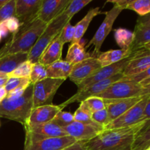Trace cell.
<instances>
[{
  "mask_svg": "<svg viewBox=\"0 0 150 150\" xmlns=\"http://www.w3.org/2000/svg\"><path fill=\"white\" fill-rule=\"evenodd\" d=\"M144 122L124 128L103 130L95 138L86 142L87 150H132L136 135Z\"/></svg>",
  "mask_w": 150,
  "mask_h": 150,
  "instance_id": "cell-1",
  "label": "cell"
},
{
  "mask_svg": "<svg viewBox=\"0 0 150 150\" xmlns=\"http://www.w3.org/2000/svg\"><path fill=\"white\" fill-rule=\"evenodd\" d=\"M46 26V23L38 18L21 26L19 30L13 34L11 38L0 49V58L18 53L29 54Z\"/></svg>",
  "mask_w": 150,
  "mask_h": 150,
  "instance_id": "cell-2",
  "label": "cell"
},
{
  "mask_svg": "<svg viewBox=\"0 0 150 150\" xmlns=\"http://www.w3.org/2000/svg\"><path fill=\"white\" fill-rule=\"evenodd\" d=\"M33 85L31 84L21 98L15 100L5 98L0 103V117L26 124L33 108Z\"/></svg>",
  "mask_w": 150,
  "mask_h": 150,
  "instance_id": "cell-3",
  "label": "cell"
},
{
  "mask_svg": "<svg viewBox=\"0 0 150 150\" xmlns=\"http://www.w3.org/2000/svg\"><path fill=\"white\" fill-rule=\"evenodd\" d=\"M70 21V19L67 17L64 12H63L52 21L48 23L45 30L41 34L36 43L28 54V61L32 62V64L38 62L40 57L46 49L47 47L57 38L66 23Z\"/></svg>",
  "mask_w": 150,
  "mask_h": 150,
  "instance_id": "cell-4",
  "label": "cell"
},
{
  "mask_svg": "<svg viewBox=\"0 0 150 150\" xmlns=\"http://www.w3.org/2000/svg\"><path fill=\"white\" fill-rule=\"evenodd\" d=\"M64 82L63 79L46 78L33 85V108L52 104L56 92Z\"/></svg>",
  "mask_w": 150,
  "mask_h": 150,
  "instance_id": "cell-5",
  "label": "cell"
},
{
  "mask_svg": "<svg viewBox=\"0 0 150 150\" xmlns=\"http://www.w3.org/2000/svg\"><path fill=\"white\" fill-rule=\"evenodd\" d=\"M23 127L26 132L24 145L29 144L49 138L67 136L62 127L53 122L45 123V124L23 126Z\"/></svg>",
  "mask_w": 150,
  "mask_h": 150,
  "instance_id": "cell-6",
  "label": "cell"
},
{
  "mask_svg": "<svg viewBox=\"0 0 150 150\" xmlns=\"http://www.w3.org/2000/svg\"><path fill=\"white\" fill-rule=\"evenodd\" d=\"M142 90V86L139 83L120 79L97 97L104 100L127 99L140 97Z\"/></svg>",
  "mask_w": 150,
  "mask_h": 150,
  "instance_id": "cell-7",
  "label": "cell"
},
{
  "mask_svg": "<svg viewBox=\"0 0 150 150\" xmlns=\"http://www.w3.org/2000/svg\"><path fill=\"white\" fill-rule=\"evenodd\" d=\"M123 77H124V75H123L122 72H121V73H117L115 76L109 78V79L93 83V84L85 88V89H81L80 91H77V92L75 95L68 98L65 102L62 103L59 105L63 110V108H65L70 104L73 103H81L87 98H91V97L98 96L100 94H101L105 89H108L111 84L120 81Z\"/></svg>",
  "mask_w": 150,
  "mask_h": 150,
  "instance_id": "cell-8",
  "label": "cell"
},
{
  "mask_svg": "<svg viewBox=\"0 0 150 150\" xmlns=\"http://www.w3.org/2000/svg\"><path fill=\"white\" fill-rule=\"evenodd\" d=\"M122 10L123 9L122 7L114 5L111 10L105 12V17L103 21L101 23L100 27L98 28L93 38L89 41V43L85 46V48H87L91 45H93L94 54L98 55L100 53V51L101 46L105 41V38H107L110 32L112 30L114 21L117 18V17L120 16Z\"/></svg>",
  "mask_w": 150,
  "mask_h": 150,
  "instance_id": "cell-9",
  "label": "cell"
},
{
  "mask_svg": "<svg viewBox=\"0 0 150 150\" xmlns=\"http://www.w3.org/2000/svg\"><path fill=\"white\" fill-rule=\"evenodd\" d=\"M150 98V95H145L138 103L131 108L122 114L120 117L114 120V121L108 123L104 127V130H111V129L124 128L134 125L137 123L141 122L143 117L144 111L146 107L147 101Z\"/></svg>",
  "mask_w": 150,
  "mask_h": 150,
  "instance_id": "cell-10",
  "label": "cell"
},
{
  "mask_svg": "<svg viewBox=\"0 0 150 150\" xmlns=\"http://www.w3.org/2000/svg\"><path fill=\"white\" fill-rule=\"evenodd\" d=\"M133 54L134 53H133L130 57L124 59L119 62L111 64V65L106 66V67H101L96 73H95L92 76H91L89 79H86L83 82H81L80 84L78 85V91H80L81 89H85V88L88 87V86H91L92 84L97 83V82H99L101 81L109 79V78L117 75V73L122 72L125 67H126V65L128 64L130 60L131 59Z\"/></svg>",
  "mask_w": 150,
  "mask_h": 150,
  "instance_id": "cell-11",
  "label": "cell"
},
{
  "mask_svg": "<svg viewBox=\"0 0 150 150\" xmlns=\"http://www.w3.org/2000/svg\"><path fill=\"white\" fill-rule=\"evenodd\" d=\"M101 67L100 63L97 57H91L78 64H74L69 79L78 86L83 81L89 79Z\"/></svg>",
  "mask_w": 150,
  "mask_h": 150,
  "instance_id": "cell-12",
  "label": "cell"
},
{
  "mask_svg": "<svg viewBox=\"0 0 150 150\" xmlns=\"http://www.w3.org/2000/svg\"><path fill=\"white\" fill-rule=\"evenodd\" d=\"M62 129L67 136L73 137L77 142H88L104 130V127L74 121L68 125L63 127Z\"/></svg>",
  "mask_w": 150,
  "mask_h": 150,
  "instance_id": "cell-13",
  "label": "cell"
},
{
  "mask_svg": "<svg viewBox=\"0 0 150 150\" xmlns=\"http://www.w3.org/2000/svg\"><path fill=\"white\" fill-rule=\"evenodd\" d=\"M42 0H16V16L21 26L31 23L38 18Z\"/></svg>",
  "mask_w": 150,
  "mask_h": 150,
  "instance_id": "cell-14",
  "label": "cell"
},
{
  "mask_svg": "<svg viewBox=\"0 0 150 150\" xmlns=\"http://www.w3.org/2000/svg\"><path fill=\"white\" fill-rule=\"evenodd\" d=\"M70 1L71 0H42L38 18L48 24L65 10Z\"/></svg>",
  "mask_w": 150,
  "mask_h": 150,
  "instance_id": "cell-15",
  "label": "cell"
},
{
  "mask_svg": "<svg viewBox=\"0 0 150 150\" xmlns=\"http://www.w3.org/2000/svg\"><path fill=\"white\" fill-rule=\"evenodd\" d=\"M150 67V52L144 48L139 50L133 54L131 59L123 70L125 77L135 76L142 73Z\"/></svg>",
  "mask_w": 150,
  "mask_h": 150,
  "instance_id": "cell-16",
  "label": "cell"
},
{
  "mask_svg": "<svg viewBox=\"0 0 150 150\" xmlns=\"http://www.w3.org/2000/svg\"><path fill=\"white\" fill-rule=\"evenodd\" d=\"M76 142L70 136L49 138L24 145L23 150H62Z\"/></svg>",
  "mask_w": 150,
  "mask_h": 150,
  "instance_id": "cell-17",
  "label": "cell"
},
{
  "mask_svg": "<svg viewBox=\"0 0 150 150\" xmlns=\"http://www.w3.org/2000/svg\"><path fill=\"white\" fill-rule=\"evenodd\" d=\"M62 110V109L60 108L59 105L53 104L33 108L27 122L23 126H31L50 122L54 120L58 112Z\"/></svg>",
  "mask_w": 150,
  "mask_h": 150,
  "instance_id": "cell-18",
  "label": "cell"
},
{
  "mask_svg": "<svg viewBox=\"0 0 150 150\" xmlns=\"http://www.w3.org/2000/svg\"><path fill=\"white\" fill-rule=\"evenodd\" d=\"M144 96L122 100H104L108 111V122L114 121L139 102Z\"/></svg>",
  "mask_w": 150,
  "mask_h": 150,
  "instance_id": "cell-19",
  "label": "cell"
},
{
  "mask_svg": "<svg viewBox=\"0 0 150 150\" xmlns=\"http://www.w3.org/2000/svg\"><path fill=\"white\" fill-rule=\"evenodd\" d=\"M63 45L64 44L62 42L59 34L57 38L44 51L41 57H40L38 62L45 67H48L52 64L53 63L61 59Z\"/></svg>",
  "mask_w": 150,
  "mask_h": 150,
  "instance_id": "cell-20",
  "label": "cell"
},
{
  "mask_svg": "<svg viewBox=\"0 0 150 150\" xmlns=\"http://www.w3.org/2000/svg\"><path fill=\"white\" fill-rule=\"evenodd\" d=\"M133 34L134 40L129 48L132 53L142 49L144 45L150 42V26L137 23Z\"/></svg>",
  "mask_w": 150,
  "mask_h": 150,
  "instance_id": "cell-21",
  "label": "cell"
},
{
  "mask_svg": "<svg viewBox=\"0 0 150 150\" xmlns=\"http://www.w3.org/2000/svg\"><path fill=\"white\" fill-rule=\"evenodd\" d=\"M132 54L133 53L129 49L110 50V51H105V52L100 53L98 55L97 59L100 63L101 67H103L119 62L124 59L130 57Z\"/></svg>",
  "mask_w": 150,
  "mask_h": 150,
  "instance_id": "cell-22",
  "label": "cell"
},
{
  "mask_svg": "<svg viewBox=\"0 0 150 150\" xmlns=\"http://www.w3.org/2000/svg\"><path fill=\"white\" fill-rule=\"evenodd\" d=\"M73 64L65 60H59L46 67L48 78L57 79H63L65 81L71 73Z\"/></svg>",
  "mask_w": 150,
  "mask_h": 150,
  "instance_id": "cell-23",
  "label": "cell"
},
{
  "mask_svg": "<svg viewBox=\"0 0 150 150\" xmlns=\"http://www.w3.org/2000/svg\"><path fill=\"white\" fill-rule=\"evenodd\" d=\"M100 13V12L99 7L92 8L89 10L87 14L75 26L74 37H73L71 43L80 42L81 40L82 39L83 36L84 35L85 32L87 30L92 19Z\"/></svg>",
  "mask_w": 150,
  "mask_h": 150,
  "instance_id": "cell-24",
  "label": "cell"
},
{
  "mask_svg": "<svg viewBox=\"0 0 150 150\" xmlns=\"http://www.w3.org/2000/svg\"><path fill=\"white\" fill-rule=\"evenodd\" d=\"M28 54L18 53L0 58V72L8 74L13 72L18 66L26 61Z\"/></svg>",
  "mask_w": 150,
  "mask_h": 150,
  "instance_id": "cell-25",
  "label": "cell"
},
{
  "mask_svg": "<svg viewBox=\"0 0 150 150\" xmlns=\"http://www.w3.org/2000/svg\"><path fill=\"white\" fill-rule=\"evenodd\" d=\"M89 57L90 54L85 51V48L80 42H74L69 46L65 61L74 65Z\"/></svg>",
  "mask_w": 150,
  "mask_h": 150,
  "instance_id": "cell-26",
  "label": "cell"
},
{
  "mask_svg": "<svg viewBox=\"0 0 150 150\" xmlns=\"http://www.w3.org/2000/svg\"><path fill=\"white\" fill-rule=\"evenodd\" d=\"M114 38L121 49L127 50L131 46L134 40V34L124 28H118L114 31Z\"/></svg>",
  "mask_w": 150,
  "mask_h": 150,
  "instance_id": "cell-27",
  "label": "cell"
},
{
  "mask_svg": "<svg viewBox=\"0 0 150 150\" xmlns=\"http://www.w3.org/2000/svg\"><path fill=\"white\" fill-rule=\"evenodd\" d=\"M150 146V124L136 135L132 150H146Z\"/></svg>",
  "mask_w": 150,
  "mask_h": 150,
  "instance_id": "cell-28",
  "label": "cell"
},
{
  "mask_svg": "<svg viewBox=\"0 0 150 150\" xmlns=\"http://www.w3.org/2000/svg\"><path fill=\"white\" fill-rule=\"evenodd\" d=\"M91 116H92V113L90 112L89 108L86 107L84 103L81 102L80 103V105L78 109L75 111V114H73V118H74V121L76 122L84 123V124L92 125L97 126V127H103L95 122L92 120Z\"/></svg>",
  "mask_w": 150,
  "mask_h": 150,
  "instance_id": "cell-29",
  "label": "cell"
},
{
  "mask_svg": "<svg viewBox=\"0 0 150 150\" xmlns=\"http://www.w3.org/2000/svg\"><path fill=\"white\" fill-rule=\"evenodd\" d=\"M126 9L136 12L142 17L150 14V0H130Z\"/></svg>",
  "mask_w": 150,
  "mask_h": 150,
  "instance_id": "cell-30",
  "label": "cell"
},
{
  "mask_svg": "<svg viewBox=\"0 0 150 150\" xmlns=\"http://www.w3.org/2000/svg\"><path fill=\"white\" fill-rule=\"evenodd\" d=\"M33 64L29 61L23 62L19 64L13 72L8 73V78H19V79H29Z\"/></svg>",
  "mask_w": 150,
  "mask_h": 150,
  "instance_id": "cell-31",
  "label": "cell"
},
{
  "mask_svg": "<svg viewBox=\"0 0 150 150\" xmlns=\"http://www.w3.org/2000/svg\"><path fill=\"white\" fill-rule=\"evenodd\" d=\"M46 78H48L46 67H45L39 62L33 64L30 77H29L32 84H34L38 81H40L43 80Z\"/></svg>",
  "mask_w": 150,
  "mask_h": 150,
  "instance_id": "cell-32",
  "label": "cell"
},
{
  "mask_svg": "<svg viewBox=\"0 0 150 150\" xmlns=\"http://www.w3.org/2000/svg\"><path fill=\"white\" fill-rule=\"evenodd\" d=\"M92 0H71L69 5L64 10V13L71 20L74 15L79 13L82 8L92 2Z\"/></svg>",
  "mask_w": 150,
  "mask_h": 150,
  "instance_id": "cell-33",
  "label": "cell"
},
{
  "mask_svg": "<svg viewBox=\"0 0 150 150\" xmlns=\"http://www.w3.org/2000/svg\"><path fill=\"white\" fill-rule=\"evenodd\" d=\"M16 0H8V1L0 8V23L16 16Z\"/></svg>",
  "mask_w": 150,
  "mask_h": 150,
  "instance_id": "cell-34",
  "label": "cell"
},
{
  "mask_svg": "<svg viewBox=\"0 0 150 150\" xmlns=\"http://www.w3.org/2000/svg\"><path fill=\"white\" fill-rule=\"evenodd\" d=\"M91 113L106 108V104L103 99L98 97H91L83 101Z\"/></svg>",
  "mask_w": 150,
  "mask_h": 150,
  "instance_id": "cell-35",
  "label": "cell"
},
{
  "mask_svg": "<svg viewBox=\"0 0 150 150\" xmlns=\"http://www.w3.org/2000/svg\"><path fill=\"white\" fill-rule=\"evenodd\" d=\"M51 122L56 123L61 127H63L74 122L73 114L67 111H63L62 110L58 112V114L55 116L54 119Z\"/></svg>",
  "mask_w": 150,
  "mask_h": 150,
  "instance_id": "cell-36",
  "label": "cell"
},
{
  "mask_svg": "<svg viewBox=\"0 0 150 150\" xmlns=\"http://www.w3.org/2000/svg\"><path fill=\"white\" fill-rule=\"evenodd\" d=\"M75 34V26H72L70 21L66 23L62 31L59 33L60 39L63 44L67 43V42H71L73 39Z\"/></svg>",
  "mask_w": 150,
  "mask_h": 150,
  "instance_id": "cell-37",
  "label": "cell"
},
{
  "mask_svg": "<svg viewBox=\"0 0 150 150\" xmlns=\"http://www.w3.org/2000/svg\"><path fill=\"white\" fill-rule=\"evenodd\" d=\"M91 117H92V120L95 122H96L99 125L103 126V127H105L109 123L108 111H107L106 108L92 113Z\"/></svg>",
  "mask_w": 150,
  "mask_h": 150,
  "instance_id": "cell-38",
  "label": "cell"
},
{
  "mask_svg": "<svg viewBox=\"0 0 150 150\" xmlns=\"http://www.w3.org/2000/svg\"><path fill=\"white\" fill-rule=\"evenodd\" d=\"M4 24L5 26V27L7 28V29L8 30V32H11V33L14 34L16 32H17L19 30L21 27V23L18 21V19L16 17H11L10 18L7 19L6 21H4Z\"/></svg>",
  "mask_w": 150,
  "mask_h": 150,
  "instance_id": "cell-39",
  "label": "cell"
},
{
  "mask_svg": "<svg viewBox=\"0 0 150 150\" xmlns=\"http://www.w3.org/2000/svg\"><path fill=\"white\" fill-rule=\"evenodd\" d=\"M150 77V67L146 70H144L142 73H139V74L135 75V76H127V77H123L122 80L123 81H133L136 83H140L141 81H144V79H147Z\"/></svg>",
  "mask_w": 150,
  "mask_h": 150,
  "instance_id": "cell-40",
  "label": "cell"
},
{
  "mask_svg": "<svg viewBox=\"0 0 150 150\" xmlns=\"http://www.w3.org/2000/svg\"><path fill=\"white\" fill-rule=\"evenodd\" d=\"M24 79H19V78H9L8 81L6 83L4 88H5L6 91L7 93L13 91V89H16V87L19 86L21 83L23 82Z\"/></svg>",
  "mask_w": 150,
  "mask_h": 150,
  "instance_id": "cell-41",
  "label": "cell"
},
{
  "mask_svg": "<svg viewBox=\"0 0 150 150\" xmlns=\"http://www.w3.org/2000/svg\"><path fill=\"white\" fill-rule=\"evenodd\" d=\"M141 122H144V125L143 127H146V126L149 125L150 124V98L148 100L147 103H146V107H145L143 117H142Z\"/></svg>",
  "mask_w": 150,
  "mask_h": 150,
  "instance_id": "cell-42",
  "label": "cell"
},
{
  "mask_svg": "<svg viewBox=\"0 0 150 150\" xmlns=\"http://www.w3.org/2000/svg\"><path fill=\"white\" fill-rule=\"evenodd\" d=\"M62 150H87V149L86 146V142L79 141Z\"/></svg>",
  "mask_w": 150,
  "mask_h": 150,
  "instance_id": "cell-43",
  "label": "cell"
},
{
  "mask_svg": "<svg viewBox=\"0 0 150 150\" xmlns=\"http://www.w3.org/2000/svg\"><path fill=\"white\" fill-rule=\"evenodd\" d=\"M130 0H114V1H108V2H111L114 4V5L118 6V7H122L123 10L126 9L127 4L130 3Z\"/></svg>",
  "mask_w": 150,
  "mask_h": 150,
  "instance_id": "cell-44",
  "label": "cell"
},
{
  "mask_svg": "<svg viewBox=\"0 0 150 150\" xmlns=\"http://www.w3.org/2000/svg\"><path fill=\"white\" fill-rule=\"evenodd\" d=\"M137 23L150 26V14L147 15V16H143V17L139 18L137 21Z\"/></svg>",
  "mask_w": 150,
  "mask_h": 150,
  "instance_id": "cell-45",
  "label": "cell"
},
{
  "mask_svg": "<svg viewBox=\"0 0 150 150\" xmlns=\"http://www.w3.org/2000/svg\"><path fill=\"white\" fill-rule=\"evenodd\" d=\"M0 32H1V38H5L7 37V35H8V30L7 29V28L5 27L4 26V23H0Z\"/></svg>",
  "mask_w": 150,
  "mask_h": 150,
  "instance_id": "cell-46",
  "label": "cell"
},
{
  "mask_svg": "<svg viewBox=\"0 0 150 150\" xmlns=\"http://www.w3.org/2000/svg\"><path fill=\"white\" fill-rule=\"evenodd\" d=\"M7 95V92L6 91L4 86H2V87H0V103L4 100L6 98Z\"/></svg>",
  "mask_w": 150,
  "mask_h": 150,
  "instance_id": "cell-47",
  "label": "cell"
},
{
  "mask_svg": "<svg viewBox=\"0 0 150 150\" xmlns=\"http://www.w3.org/2000/svg\"><path fill=\"white\" fill-rule=\"evenodd\" d=\"M145 95H150V84L142 87L141 96H145Z\"/></svg>",
  "mask_w": 150,
  "mask_h": 150,
  "instance_id": "cell-48",
  "label": "cell"
},
{
  "mask_svg": "<svg viewBox=\"0 0 150 150\" xmlns=\"http://www.w3.org/2000/svg\"><path fill=\"white\" fill-rule=\"evenodd\" d=\"M9 78L7 77V75H5V76H0V87H2V86H5L6 83L8 81Z\"/></svg>",
  "mask_w": 150,
  "mask_h": 150,
  "instance_id": "cell-49",
  "label": "cell"
},
{
  "mask_svg": "<svg viewBox=\"0 0 150 150\" xmlns=\"http://www.w3.org/2000/svg\"><path fill=\"white\" fill-rule=\"evenodd\" d=\"M139 84L141 85V86L143 87V86H146V85H149L150 84V77L147 78V79H144V81H141L140 83H139Z\"/></svg>",
  "mask_w": 150,
  "mask_h": 150,
  "instance_id": "cell-50",
  "label": "cell"
},
{
  "mask_svg": "<svg viewBox=\"0 0 150 150\" xmlns=\"http://www.w3.org/2000/svg\"><path fill=\"white\" fill-rule=\"evenodd\" d=\"M8 1V0H0V8Z\"/></svg>",
  "mask_w": 150,
  "mask_h": 150,
  "instance_id": "cell-51",
  "label": "cell"
},
{
  "mask_svg": "<svg viewBox=\"0 0 150 150\" xmlns=\"http://www.w3.org/2000/svg\"><path fill=\"white\" fill-rule=\"evenodd\" d=\"M143 48H144V49L146 50H150V42H148V43H146V45H144V46L143 47Z\"/></svg>",
  "mask_w": 150,
  "mask_h": 150,
  "instance_id": "cell-52",
  "label": "cell"
},
{
  "mask_svg": "<svg viewBox=\"0 0 150 150\" xmlns=\"http://www.w3.org/2000/svg\"><path fill=\"white\" fill-rule=\"evenodd\" d=\"M5 75H7V74H5V73H1V72H0V76H5Z\"/></svg>",
  "mask_w": 150,
  "mask_h": 150,
  "instance_id": "cell-53",
  "label": "cell"
},
{
  "mask_svg": "<svg viewBox=\"0 0 150 150\" xmlns=\"http://www.w3.org/2000/svg\"><path fill=\"white\" fill-rule=\"evenodd\" d=\"M1 32H0V42H1Z\"/></svg>",
  "mask_w": 150,
  "mask_h": 150,
  "instance_id": "cell-54",
  "label": "cell"
},
{
  "mask_svg": "<svg viewBox=\"0 0 150 150\" xmlns=\"http://www.w3.org/2000/svg\"><path fill=\"white\" fill-rule=\"evenodd\" d=\"M146 150H150V146H149V148H148V149H146Z\"/></svg>",
  "mask_w": 150,
  "mask_h": 150,
  "instance_id": "cell-55",
  "label": "cell"
},
{
  "mask_svg": "<svg viewBox=\"0 0 150 150\" xmlns=\"http://www.w3.org/2000/svg\"><path fill=\"white\" fill-rule=\"evenodd\" d=\"M149 52H150V50H149Z\"/></svg>",
  "mask_w": 150,
  "mask_h": 150,
  "instance_id": "cell-56",
  "label": "cell"
}]
</instances>
